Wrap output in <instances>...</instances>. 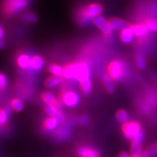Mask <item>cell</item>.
<instances>
[{
  "label": "cell",
  "mask_w": 157,
  "mask_h": 157,
  "mask_svg": "<svg viewBox=\"0 0 157 157\" xmlns=\"http://www.w3.org/2000/svg\"><path fill=\"white\" fill-rule=\"evenodd\" d=\"M141 130L142 129H141L140 124L137 121H129L121 127V131L124 137L129 141H132L137 133Z\"/></svg>",
  "instance_id": "8992f818"
},
{
  "label": "cell",
  "mask_w": 157,
  "mask_h": 157,
  "mask_svg": "<svg viewBox=\"0 0 157 157\" xmlns=\"http://www.w3.org/2000/svg\"><path fill=\"white\" fill-rule=\"evenodd\" d=\"M130 156H131L128 154V153L124 152V151L121 152V154H119V157H130Z\"/></svg>",
  "instance_id": "836d02e7"
},
{
  "label": "cell",
  "mask_w": 157,
  "mask_h": 157,
  "mask_svg": "<svg viewBox=\"0 0 157 157\" xmlns=\"http://www.w3.org/2000/svg\"><path fill=\"white\" fill-rule=\"evenodd\" d=\"M109 22L113 31H122L123 29L130 26L129 23L122 19L118 17H111L109 20Z\"/></svg>",
  "instance_id": "4fadbf2b"
},
{
  "label": "cell",
  "mask_w": 157,
  "mask_h": 157,
  "mask_svg": "<svg viewBox=\"0 0 157 157\" xmlns=\"http://www.w3.org/2000/svg\"><path fill=\"white\" fill-rule=\"evenodd\" d=\"M135 65L137 68L140 70H144L146 68L147 62L144 55L143 53H137L135 56Z\"/></svg>",
  "instance_id": "d4e9b609"
},
{
  "label": "cell",
  "mask_w": 157,
  "mask_h": 157,
  "mask_svg": "<svg viewBox=\"0 0 157 157\" xmlns=\"http://www.w3.org/2000/svg\"><path fill=\"white\" fill-rule=\"evenodd\" d=\"M135 35L133 32L132 28L130 26L127 27V28L123 29L122 31H120L119 34V38L120 40L124 44H130L132 43L135 39Z\"/></svg>",
  "instance_id": "7c38bea8"
},
{
  "label": "cell",
  "mask_w": 157,
  "mask_h": 157,
  "mask_svg": "<svg viewBox=\"0 0 157 157\" xmlns=\"http://www.w3.org/2000/svg\"><path fill=\"white\" fill-rule=\"evenodd\" d=\"M2 127H3L2 125H1V124H0V131H1L2 129Z\"/></svg>",
  "instance_id": "8d00e7d4"
},
{
  "label": "cell",
  "mask_w": 157,
  "mask_h": 157,
  "mask_svg": "<svg viewBox=\"0 0 157 157\" xmlns=\"http://www.w3.org/2000/svg\"><path fill=\"white\" fill-rule=\"evenodd\" d=\"M23 19L28 23H36L37 21L36 15L32 13H25L23 15Z\"/></svg>",
  "instance_id": "f1b7e54d"
},
{
  "label": "cell",
  "mask_w": 157,
  "mask_h": 157,
  "mask_svg": "<svg viewBox=\"0 0 157 157\" xmlns=\"http://www.w3.org/2000/svg\"><path fill=\"white\" fill-rule=\"evenodd\" d=\"M41 100H42L44 105H56L57 107L62 110L63 106L62 102L60 99H58L56 96L50 91H44L42 92L40 95Z\"/></svg>",
  "instance_id": "9c48e42d"
},
{
  "label": "cell",
  "mask_w": 157,
  "mask_h": 157,
  "mask_svg": "<svg viewBox=\"0 0 157 157\" xmlns=\"http://www.w3.org/2000/svg\"><path fill=\"white\" fill-rule=\"evenodd\" d=\"M78 121L80 124L85 126V125H87L88 123H89V118L87 116H82V117H79Z\"/></svg>",
  "instance_id": "1f68e13d"
},
{
  "label": "cell",
  "mask_w": 157,
  "mask_h": 157,
  "mask_svg": "<svg viewBox=\"0 0 157 157\" xmlns=\"http://www.w3.org/2000/svg\"><path fill=\"white\" fill-rule=\"evenodd\" d=\"M130 157H141L140 155H131Z\"/></svg>",
  "instance_id": "d590c367"
},
{
  "label": "cell",
  "mask_w": 157,
  "mask_h": 157,
  "mask_svg": "<svg viewBox=\"0 0 157 157\" xmlns=\"http://www.w3.org/2000/svg\"><path fill=\"white\" fill-rule=\"evenodd\" d=\"M7 86V78L5 74L0 73V90H5Z\"/></svg>",
  "instance_id": "4dcf8cb0"
},
{
  "label": "cell",
  "mask_w": 157,
  "mask_h": 157,
  "mask_svg": "<svg viewBox=\"0 0 157 157\" xmlns=\"http://www.w3.org/2000/svg\"><path fill=\"white\" fill-rule=\"evenodd\" d=\"M79 157H99L100 154L95 149L86 146H81L76 150Z\"/></svg>",
  "instance_id": "2e32d148"
},
{
  "label": "cell",
  "mask_w": 157,
  "mask_h": 157,
  "mask_svg": "<svg viewBox=\"0 0 157 157\" xmlns=\"http://www.w3.org/2000/svg\"><path fill=\"white\" fill-rule=\"evenodd\" d=\"M103 11V6L100 4H89L78 12L76 14V21L79 25H85L100 16Z\"/></svg>",
  "instance_id": "7a4b0ae2"
},
{
  "label": "cell",
  "mask_w": 157,
  "mask_h": 157,
  "mask_svg": "<svg viewBox=\"0 0 157 157\" xmlns=\"http://www.w3.org/2000/svg\"><path fill=\"white\" fill-rule=\"evenodd\" d=\"M141 157H156L157 156V143L152 145L146 151H143Z\"/></svg>",
  "instance_id": "4316f807"
},
{
  "label": "cell",
  "mask_w": 157,
  "mask_h": 157,
  "mask_svg": "<svg viewBox=\"0 0 157 157\" xmlns=\"http://www.w3.org/2000/svg\"><path fill=\"white\" fill-rule=\"evenodd\" d=\"M93 22L94 25L105 36H111L113 34V30L110 25L109 20L105 19L101 15L96 17Z\"/></svg>",
  "instance_id": "ba28073f"
},
{
  "label": "cell",
  "mask_w": 157,
  "mask_h": 157,
  "mask_svg": "<svg viewBox=\"0 0 157 157\" xmlns=\"http://www.w3.org/2000/svg\"><path fill=\"white\" fill-rule=\"evenodd\" d=\"M10 106L13 111L17 113H20L23 111L25 108V105L23 101L18 98H13L11 100L10 103Z\"/></svg>",
  "instance_id": "44dd1931"
},
{
  "label": "cell",
  "mask_w": 157,
  "mask_h": 157,
  "mask_svg": "<svg viewBox=\"0 0 157 157\" xmlns=\"http://www.w3.org/2000/svg\"><path fill=\"white\" fill-rule=\"evenodd\" d=\"M5 46V43L2 40H0V48H2Z\"/></svg>",
  "instance_id": "e575fe53"
},
{
  "label": "cell",
  "mask_w": 157,
  "mask_h": 157,
  "mask_svg": "<svg viewBox=\"0 0 157 157\" xmlns=\"http://www.w3.org/2000/svg\"><path fill=\"white\" fill-rule=\"evenodd\" d=\"M13 111L10 106H6L0 109V124L4 126L9 122Z\"/></svg>",
  "instance_id": "d6986e66"
},
{
  "label": "cell",
  "mask_w": 157,
  "mask_h": 157,
  "mask_svg": "<svg viewBox=\"0 0 157 157\" xmlns=\"http://www.w3.org/2000/svg\"><path fill=\"white\" fill-rule=\"evenodd\" d=\"M145 24L148 27L149 31L154 33H157V19L149 17L145 21Z\"/></svg>",
  "instance_id": "83f0119b"
},
{
  "label": "cell",
  "mask_w": 157,
  "mask_h": 157,
  "mask_svg": "<svg viewBox=\"0 0 157 157\" xmlns=\"http://www.w3.org/2000/svg\"><path fill=\"white\" fill-rule=\"evenodd\" d=\"M43 109H44V113L48 117H56L60 121V123L64 122L65 119H66V116L62 111V110L57 107L56 105H44Z\"/></svg>",
  "instance_id": "30bf717a"
},
{
  "label": "cell",
  "mask_w": 157,
  "mask_h": 157,
  "mask_svg": "<svg viewBox=\"0 0 157 157\" xmlns=\"http://www.w3.org/2000/svg\"><path fill=\"white\" fill-rule=\"evenodd\" d=\"M17 64L21 69L31 70V57L26 54H20L17 57Z\"/></svg>",
  "instance_id": "9a60e30c"
},
{
  "label": "cell",
  "mask_w": 157,
  "mask_h": 157,
  "mask_svg": "<svg viewBox=\"0 0 157 157\" xmlns=\"http://www.w3.org/2000/svg\"><path fill=\"white\" fill-rule=\"evenodd\" d=\"M145 101L152 110L155 109L157 107V94L155 93L148 94L146 96V99Z\"/></svg>",
  "instance_id": "484cf974"
},
{
  "label": "cell",
  "mask_w": 157,
  "mask_h": 157,
  "mask_svg": "<svg viewBox=\"0 0 157 157\" xmlns=\"http://www.w3.org/2000/svg\"><path fill=\"white\" fill-rule=\"evenodd\" d=\"M63 76H50L48 78H47L44 81V86L49 89L55 88L60 85V84L63 83Z\"/></svg>",
  "instance_id": "ac0fdd59"
},
{
  "label": "cell",
  "mask_w": 157,
  "mask_h": 157,
  "mask_svg": "<svg viewBox=\"0 0 157 157\" xmlns=\"http://www.w3.org/2000/svg\"><path fill=\"white\" fill-rule=\"evenodd\" d=\"M63 67L58 64L52 63L48 66V71L52 74V76H63Z\"/></svg>",
  "instance_id": "cb8c5ba5"
},
{
  "label": "cell",
  "mask_w": 157,
  "mask_h": 157,
  "mask_svg": "<svg viewBox=\"0 0 157 157\" xmlns=\"http://www.w3.org/2000/svg\"><path fill=\"white\" fill-rule=\"evenodd\" d=\"M28 5L29 0H5L2 12L7 16H12L24 10Z\"/></svg>",
  "instance_id": "277c9868"
},
{
  "label": "cell",
  "mask_w": 157,
  "mask_h": 157,
  "mask_svg": "<svg viewBox=\"0 0 157 157\" xmlns=\"http://www.w3.org/2000/svg\"><path fill=\"white\" fill-rule=\"evenodd\" d=\"M4 36H5V31H4V29L2 27V25H0V40H2Z\"/></svg>",
  "instance_id": "d6a6232c"
},
{
  "label": "cell",
  "mask_w": 157,
  "mask_h": 157,
  "mask_svg": "<svg viewBox=\"0 0 157 157\" xmlns=\"http://www.w3.org/2000/svg\"><path fill=\"white\" fill-rule=\"evenodd\" d=\"M135 36L137 38H144L149 33L148 27L145 23H137V24L131 25Z\"/></svg>",
  "instance_id": "5bb4252c"
},
{
  "label": "cell",
  "mask_w": 157,
  "mask_h": 157,
  "mask_svg": "<svg viewBox=\"0 0 157 157\" xmlns=\"http://www.w3.org/2000/svg\"><path fill=\"white\" fill-rule=\"evenodd\" d=\"M60 121L56 117H48L45 118L42 122V128L44 131L48 132L56 131L59 128L60 124Z\"/></svg>",
  "instance_id": "8fae6325"
},
{
  "label": "cell",
  "mask_w": 157,
  "mask_h": 157,
  "mask_svg": "<svg viewBox=\"0 0 157 157\" xmlns=\"http://www.w3.org/2000/svg\"><path fill=\"white\" fill-rule=\"evenodd\" d=\"M114 81L108 74H105L103 76V83L104 87L109 94H113L115 92Z\"/></svg>",
  "instance_id": "ffe728a7"
},
{
  "label": "cell",
  "mask_w": 157,
  "mask_h": 157,
  "mask_svg": "<svg viewBox=\"0 0 157 157\" xmlns=\"http://www.w3.org/2000/svg\"><path fill=\"white\" fill-rule=\"evenodd\" d=\"M145 134L141 130L136 135L134 139L131 141L130 151L132 155H141L143 153V143L144 141Z\"/></svg>",
  "instance_id": "52a82bcc"
},
{
  "label": "cell",
  "mask_w": 157,
  "mask_h": 157,
  "mask_svg": "<svg viewBox=\"0 0 157 157\" xmlns=\"http://www.w3.org/2000/svg\"><path fill=\"white\" fill-rule=\"evenodd\" d=\"M44 66V59L40 56H34L31 58V70L34 72L41 71Z\"/></svg>",
  "instance_id": "e0dca14e"
},
{
  "label": "cell",
  "mask_w": 157,
  "mask_h": 157,
  "mask_svg": "<svg viewBox=\"0 0 157 157\" xmlns=\"http://www.w3.org/2000/svg\"><path fill=\"white\" fill-rule=\"evenodd\" d=\"M116 119L121 124H124L129 121V115L127 111L124 109H119L116 113Z\"/></svg>",
  "instance_id": "7402d4cb"
},
{
  "label": "cell",
  "mask_w": 157,
  "mask_h": 157,
  "mask_svg": "<svg viewBox=\"0 0 157 157\" xmlns=\"http://www.w3.org/2000/svg\"><path fill=\"white\" fill-rule=\"evenodd\" d=\"M108 75L114 82H121L127 75V67L124 62L119 60H112L108 66Z\"/></svg>",
  "instance_id": "3957f363"
},
{
  "label": "cell",
  "mask_w": 157,
  "mask_h": 157,
  "mask_svg": "<svg viewBox=\"0 0 157 157\" xmlns=\"http://www.w3.org/2000/svg\"><path fill=\"white\" fill-rule=\"evenodd\" d=\"M63 78L66 80H75L78 82L90 80L91 78V69L87 63H71L64 67Z\"/></svg>",
  "instance_id": "6da1fadb"
},
{
  "label": "cell",
  "mask_w": 157,
  "mask_h": 157,
  "mask_svg": "<svg viewBox=\"0 0 157 157\" xmlns=\"http://www.w3.org/2000/svg\"><path fill=\"white\" fill-rule=\"evenodd\" d=\"M150 13L151 17L157 19V1L152 2L150 6Z\"/></svg>",
  "instance_id": "f546056e"
},
{
  "label": "cell",
  "mask_w": 157,
  "mask_h": 157,
  "mask_svg": "<svg viewBox=\"0 0 157 157\" xmlns=\"http://www.w3.org/2000/svg\"><path fill=\"white\" fill-rule=\"evenodd\" d=\"M79 87L84 95H90L93 91V83L90 79L79 82Z\"/></svg>",
  "instance_id": "603a6c76"
},
{
  "label": "cell",
  "mask_w": 157,
  "mask_h": 157,
  "mask_svg": "<svg viewBox=\"0 0 157 157\" xmlns=\"http://www.w3.org/2000/svg\"><path fill=\"white\" fill-rule=\"evenodd\" d=\"M60 101L67 108H75L80 103V97L76 92L71 90H64L60 94Z\"/></svg>",
  "instance_id": "5b68a950"
}]
</instances>
